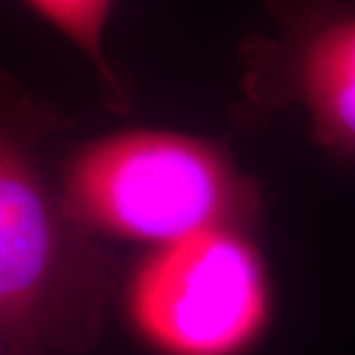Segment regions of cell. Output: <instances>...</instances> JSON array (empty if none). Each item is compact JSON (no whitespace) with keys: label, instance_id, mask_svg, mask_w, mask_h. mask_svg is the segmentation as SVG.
I'll list each match as a JSON object with an SVG mask.
<instances>
[{"label":"cell","instance_id":"1","mask_svg":"<svg viewBox=\"0 0 355 355\" xmlns=\"http://www.w3.org/2000/svg\"><path fill=\"white\" fill-rule=\"evenodd\" d=\"M18 97L0 71V354H83L101 338L113 268L46 184Z\"/></svg>","mask_w":355,"mask_h":355},{"label":"cell","instance_id":"6","mask_svg":"<svg viewBox=\"0 0 355 355\" xmlns=\"http://www.w3.org/2000/svg\"><path fill=\"white\" fill-rule=\"evenodd\" d=\"M0 355H2V354H0Z\"/></svg>","mask_w":355,"mask_h":355},{"label":"cell","instance_id":"5","mask_svg":"<svg viewBox=\"0 0 355 355\" xmlns=\"http://www.w3.org/2000/svg\"><path fill=\"white\" fill-rule=\"evenodd\" d=\"M30 10L62 32L99 77L105 101L113 111L125 113L128 93L121 73H116L105 51V30L114 0H22Z\"/></svg>","mask_w":355,"mask_h":355},{"label":"cell","instance_id":"4","mask_svg":"<svg viewBox=\"0 0 355 355\" xmlns=\"http://www.w3.org/2000/svg\"><path fill=\"white\" fill-rule=\"evenodd\" d=\"M279 32L243 44L259 113L298 109L322 150L355 166V0H268Z\"/></svg>","mask_w":355,"mask_h":355},{"label":"cell","instance_id":"2","mask_svg":"<svg viewBox=\"0 0 355 355\" xmlns=\"http://www.w3.org/2000/svg\"><path fill=\"white\" fill-rule=\"evenodd\" d=\"M60 200L91 235L158 247L207 229H245L259 190L214 142L164 130H127L69 156Z\"/></svg>","mask_w":355,"mask_h":355},{"label":"cell","instance_id":"3","mask_svg":"<svg viewBox=\"0 0 355 355\" xmlns=\"http://www.w3.org/2000/svg\"><path fill=\"white\" fill-rule=\"evenodd\" d=\"M128 316L164 355H239L270 314L265 266L243 229L162 245L128 284Z\"/></svg>","mask_w":355,"mask_h":355}]
</instances>
